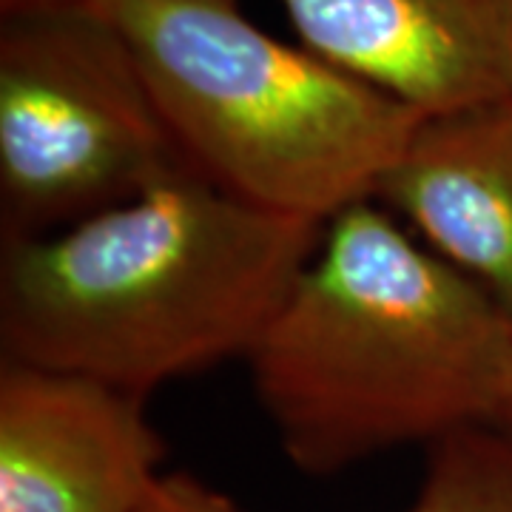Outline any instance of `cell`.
Returning a JSON list of instances; mask_svg holds the SVG:
<instances>
[{"label": "cell", "instance_id": "277c9868", "mask_svg": "<svg viewBox=\"0 0 512 512\" xmlns=\"http://www.w3.org/2000/svg\"><path fill=\"white\" fill-rule=\"evenodd\" d=\"M185 171L143 69L106 12L3 18L0 239L55 234Z\"/></svg>", "mask_w": 512, "mask_h": 512}, {"label": "cell", "instance_id": "9c48e42d", "mask_svg": "<svg viewBox=\"0 0 512 512\" xmlns=\"http://www.w3.org/2000/svg\"><path fill=\"white\" fill-rule=\"evenodd\" d=\"M140 512H242L220 490L185 473H165L157 493Z\"/></svg>", "mask_w": 512, "mask_h": 512}, {"label": "cell", "instance_id": "3957f363", "mask_svg": "<svg viewBox=\"0 0 512 512\" xmlns=\"http://www.w3.org/2000/svg\"><path fill=\"white\" fill-rule=\"evenodd\" d=\"M154 103L205 183L328 225L373 200L421 117L333 63L296 49L237 0H109Z\"/></svg>", "mask_w": 512, "mask_h": 512}, {"label": "cell", "instance_id": "7a4b0ae2", "mask_svg": "<svg viewBox=\"0 0 512 512\" xmlns=\"http://www.w3.org/2000/svg\"><path fill=\"white\" fill-rule=\"evenodd\" d=\"M325 225L185 171L46 234L0 245V353L148 399L248 359Z\"/></svg>", "mask_w": 512, "mask_h": 512}, {"label": "cell", "instance_id": "5b68a950", "mask_svg": "<svg viewBox=\"0 0 512 512\" xmlns=\"http://www.w3.org/2000/svg\"><path fill=\"white\" fill-rule=\"evenodd\" d=\"M163 461L143 396L0 359V512H140Z\"/></svg>", "mask_w": 512, "mask_h": 512}, {"label": "cell", "instance_id": "52a82bcc", "mask_svg": "<svg viewBox=\"0 0 512 512\" xmlns=\"http://www.w3.org/2000/svg\"><path fill=\"white\" fill-rule=\"evenodd\" d=\"M373 200L512 319V97L421 117Z\"/></svg>", "mask_w": 512, "mask_h": 512}, {"label": "cell", "instance_id": "8fae6325", "mask_svg": "<svg viewBox=\"0 0 512 512\" xmlns=\"http://www.w3.org/2000/svg\"><path fill=\"white\" fill-rule=\"evenodd\" d=\"M495 427H501L507 436H512V362L510 373H507V387H504V402H501V413H498Z\"/></svg>", "mask_w": 512, "mask_h": 512}, {"label": "cell", "instance_id": "ba28073f", "mask_svg": "<svg viewBox=\"0 0 512 512\" xmlns=\"http://www.w3.org/2000/svg\"><path fill=\"white\" fill-rule=\"evenodd\" d=\"M407 512H512V436L487 424L433 444Z\"/></svg>", "mask_w": 512, "mask_h": 512}, {"label": "cell", "instance_id": "6da1fadb", "mask_svg": "<svg viewBox=\"0 0 512 512\" xmlns=\"http://www.w3.org/2000/svg\"><path fill=\"white\" fill-rule=\"evenodd\" d=\"M282 450L330 476L498 421L512 319L376 200L336 214L245 359Z\"/></svg>", "mask_w": 512, "mask_h": 512}, {"label": "cell", "instance_id": "30bf717a", "mask_svg": "<svg viewBox=\"0 0 512 512\" xmlns=\"http://www.w3.org/2000/svg\"><path fill=\"white\" fill-rule=\"evenodd\" d=\"M109 0H0V15L43 12V9H103Z\"/></svg>", "mask_w": 512, "mask_h": 512}, {"label": "cell", "instance_id": "8992f818", "mask_svg": "<svg viewBox=\"0 0 512 512\" xmlns=\"http://www.w3.org/2000/svg\"><path fill=\"white\" fill-rule=\"evenodd\" d=\"M305 49L424 117L512 97V0H279Z\"/></svg>", "mask_w": 512, "mask_h": 512}]
</instances>
